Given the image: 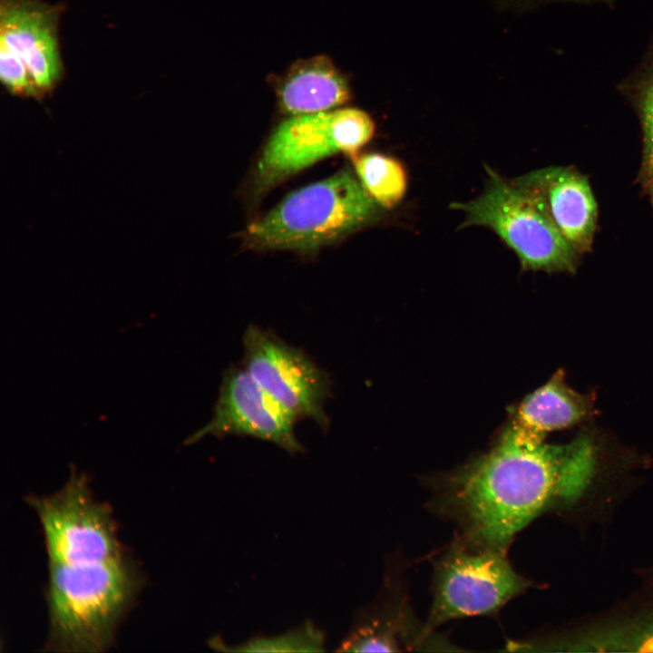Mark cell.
Here are the masks:
<instances>
[{
	"instance_id": "6da1fadb",
	"label": "cell",
	"mask_w": 653,
	"mask_h": 653,
	"mask_svg": "<svg viewBox=\"0 0 653 653\" xmlns=\"http://www.w3.org/2000/svg\"><path fill=\"white\" fill-rule=\"evenodd\" d=\"M596 464L589 434L566 444H548L509 422L487 452L443 479L437 502L462 527L463 539L506 551L549 504L580 496Z\"/></svg>"
},
{
	"instance_id": "7a4b0ae2",
	"label": "cell",
	"mask_w": 653,
	"mask_h": 653,
	"mask_svg": "<svg viewBox=\"0 0 653 653\" xmlns=\"http://www.w3.org/2000/svg\"><path fill=\"white\" fill-rule=\"evenodd\" d=\"M48 569L45 650L106 651L142 586L138 567L125 555L95 562H48Z\"/></svg>"
},
{
	"instance_id": "3957f363",
	"label": "cell",
	"mask_w": 653,
	"mask_h": 653,
	"mask_svg": "<svg viewBox=\"0 0 653 653\" xmlns=\"http://www.w3.org/2000/svg\"><path fill=\"white\" fill-rule=\"evenodd\" d=\"M383 210L344 169L287 195L247 227L244 239L256 249L311 251L372 224Z\"/></svg>"
},
{
	"instance_id": "277c9868",
	"label": "cell",
	"mask_w": 653,
	"mask_h": 653,
	"mask_svg": "<svg viewBox=\"0 0 653 653\" xmlns=\"http://www.w3.org/2000/svg\"><path fill=\"white\" fill-rule=\"evenodd\" d=\"M483 192L451 208L464 213L462 227L491 229L517 255L522 269L572 273L578 252L561 234L539 195L519 179L488 169Z\"/></svg>"
},
{
	"instance_id": "5b68a950",
	"label": "cell",
	"mask_w": 653,
	"mask_h": 653,
	"mask_svg": "<svg viewBox=\"0 0 653 653\" xmlns=\"http://www.w3.org/2000/svg\"><path fill=\"white\" fill-rule=\"evenodd\" d=\"M506 551L462 538L438 559L426 635L449 620L490 615L530 585L509 562Z\"/></svg>"
},
{
	"instance_id": "8992f818",
	"label": "cell",
	"mask_w": 653,
	"mask_h": 653,
	"mask_svg": "<svg viewBox=\"0 0 653 653\" xmlns=\"http://www.w3.org/2000/svg\"><path fill=\"white\" fill-rule=\"evenodd\" d=\"M375 122L357 108L291 115L272 132L255 171L256 189L268 190L337 153L352 157L375 134Z\"/></svg>"
},
{
	"instance_id": "52a82bcc",
	"label": "cell",
	"mask_w": 653,
	"mask_h": 653,
	"mask_svg": "<svg viewBox=\"0 0 653 653\" xmlns=\"http://www.w3.org/2000/svg\"><path fill=\"white\" fill-rule=\"evenodd\" d=\"M26 501L42 526L48 562H95L127 555L112 508L94 498L84 473L73 471L58 492Z\"/></svg>"
},
{
	"instance_id": "ba28073f",
	"label": "cell",
	"mask_w": 653,
	"mask_h": 653,
	"mask_svg": "<svg viewBox=\"0 0 653 653\" xmlns=\"http://www.w3.org/2000/svg\"><path fill=\"white\" fill-rule=\"evenodd\" d=\"M244 367L258 384L297 420L308 418L328 428L325 404L331 395V379L302 349L258 326L243 336Z\"/></svg>"
},
{
	"instance_id": "9c48e42d",
	"label": "cell",
	"mask_w": 653,
	"mask_h": 653,
	"mask_svg": "<svg viewBox=\"0 0 653 653\" xmlns=\"http://www.w3.org/2000/svg\"><path fill=\"white\" fill-rule=\"evenodd\" d=\"M297 420L244 368L230 367L222 378L210 420L186 443L207 435H244L273 443L290 453L303 451L295 435Z\"/></svg>"
},
{
	"instance_id": "30bf717a",
	"label": "cell",
	"mask_w": 653,
	"mask_h": 653,
	"mask_svg": "<svg viewBox=\"0 0 653 653\" xmlns=\"http://www.w3.org/2000/svg\"><path fill=\"white\" fill-rule=\"evenodd\" d=\"M63 10L42 0H0V47L25 65L43 99L64 75L58 36Z\"/></svg>"
},
{
	"instance_id": "8fae6325",
	"label": "cell",
	"mask_w": 653,
	"mask_h": 653,
	"mask_svg": "<svg viewBox=\"0 0 653 653\" xmlns=\"http://www.w3.org/2000/svg\"><path fill=\"white\" fill-rule=\"evenodd\" d=\"M536 192L552 220L580 254L592 244L598 207L585 176L565 167H550L518 178Z\"/></svg>"
},
{
	"instance_id": "7c38bea8",
	"label": "cell",
	"mask_w": 653,
	"mask_h": 653,
	"mask_svg": "<svg viewBox=\"0 0 653 653\" xmlns=\"http://www.w3.org/2000/svg\"><path fill=\"white\" fill-rule=\"evenodd\" d=\"M593 398L571 389L557 371L511 411L510 423L525 434L544 441L554 431L573 426L594 413Z\"/></svg>"
},
{
	"instance_id": "4fadbf2b",
	"label": "cell",
	"mask_w": 653,
	"mask_h": 653,
	"mask_svg": "<svg viewBox=\"0 0 653 653\" xmlns=\"http://www.w3.org/2000/svg\"><path fill=\"white\" fill-rule=\"evenodd\" d=\"M280 108L299 115L337 109L350 98L346 77L325 55L297 62L278 87Z\"/></svg>"
},
{
	"instance_id": "5bb4252c",
	"label": "cell",
	"mask_w": 653,
	"mask_h": 653,
	"mask_svg": "<svg viewBox=\"0 0 653 653\" xmlns=\"http://www.w3.org/2000/svg\"><path fill=\"white\" fill-rule=\"evenodd\" d=\"M352 158L362 186L384 210H390L402 200L407 188V177L400 161L380 153Z\"/></svg>"
},
{
	"instance_id": "9a60e30c",
	"label": "cell",
	"mask_w": 653,
	"mask_h": 653,
	"mask_svg": "<svg viewBox=\"0 0 653 653\" xmlns=\"http://www.w3.org/2000/svg\"><path fill=\"white\" fill-rule=\"evenodd\" d=\"M244 652H317L324 650L323 634L313 625L307 624L297 629L274 638H259L245 644L224 649Z\"/></svg>"
},
{
	"instance_id": "2e32d148",
	"label": "cell",
	"mask_w": 653,
	"mask_h": 653,
	"mask_svg": "<svg viewBox=\"0 0 653 653\" xmlns=\"http://www.w3.org/2000/svg\"><path fill=\"white\" fill-rule=\"evenodd\" d=\"M398 620L375 622L357 630L343 645L342 651H398Z\"/></svg>"
},
{
	"instance_id": "e0dca14e",
	"label": "cell",
	"mask_w": 653,
	"mask_h": 653,
	"mask_svg": "<svg viewBox=\"0 0 653 653\" xmlns=\"http://www.w3.org/2000/svg\"><path fill=\"white\" fill-rule=\"evenodd\" d=\"M0 79L13 95L43 100L25 65L13 54L1 47Z\"/></svg>"
},
{
	"instance_id": "ac0fdd59",
	"label": "cell",
	"mask_w": 653,
	"mask_h": 653,
	"mask_svg": "<svg viewBox=\"0 0 653 653\" xmlns=\"http://www.w3.org/2000/svg\"><path fill=\"white\" fill-rule=\"evenodd\" d=\"M644 132V160L647 170L653 172V78L648 83L642 101Z\"/></svg>"
},
{
	"instance_id": "d6986e66",
	"label": "cell",
	"mask_w": 653,
	"mask_h": 653,
	"mask_svg": "<svg viewBox=\"0 0 653 653\" xmlns=\"http://www.w3.org/2000/svg\"><path fill=\"white\" fill-rule=\"evenodd\" d=\"M641 650L653 651V629L643 638Z\"/></svg>"
},
{
	"instance_id": "ffe728a7",
	"label": "cell",
	"mask_w": 653,
	"mask_h": 653,
	"mask_svg": "<svg viewBox=\"0 0 653 653\" xmlns=\"http://www.w3.org/2000/svg\"><path fill=\"white\" fill-rule=\"evenodd\" d=\"M651 174H652V190H653V172Z\"/></svg>"
}]
</instances>
